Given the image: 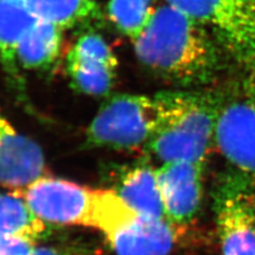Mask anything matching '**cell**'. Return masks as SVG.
<instances>
[{
  "instance_id": "obj_1",
  "label": "cell",
  "mask_w": 255,
  "mask_h": 255,
  "mask_svg": "<svg viewBox=\"0 0 255 255\" xmlns=\"http://www.w3.org/2000/svg\"><path fill=\"white\" fill-rule=\"evenodd\" d=\"M134 48L143 66L180 85L211 83L221 68L216 38L201 23L168 4L157 7Z\"/></svg>"
},
{
  "instance_id": "obj_2",
  "label": "cell",
  "mask_w": 255,
  "mask_h": 255,
  "mask_svg": "<svg viewBox=\"0 0 255 255\" xmlns=\"http://www.w3.org/2000/svg\"><path fill=\"white\" fill-rule=\"evenodd\" d=\"M157 121L147 148L159 161L204 165L215 143L220 102L196 91L154 96Z\"/></svg>"
},
{
  "instance_id": "obj_3",
  "label": "cell",
  "mask_w": 255,
  "mask_h": 255,
  "mask_svg": "<svg viewBox=\"0 0 255 255\" xmlns=\"http://www.w3.org/2000/svg\"><path fill=\"white\" fill-rule=\"evenodd\" d=\"M91 227L101 231L115 255H170L185 230L141 216L109 189L95 190Z\"/></svg>"
},
{
  "instance_id": "obj_4",
  "label": "cell",
  "mask_w": 255,
  "mask_h": 255,
  "mask_svg": "<svg viewBox=\"0 0 255 255\" xmlns=\"http://www.w3.org/2000/svg\"><path fill=\"white\" fill-rule=\"evenodd\" d=\"M204 26L255 83V0H166Z\"/></svg>"
},
{
  "instance_id": "obj_5",
  "label": "cell",
  "mask_w": 255,
  "mask_h": 255,
  "mask_svg": "<svg viewBox=\"0 0 255 255\" xmlns=\"http://www.w3.org/2000/svg\"><path fill=\"white\" fill-rule=\"evenodd\" d=\"M157 121L154 98L117 94L99 109L86 132L87 145L117 150H135L148 145Z\"/></svg>"
},
{
  "instance_id": "obj_6",
  "label": "cell",
  "mask_w": 255,
  "mask_h": 255,
  "mask_svg": "<svg viewBox=\"0 0 255 255\" xmlns=\"http://www.w3.org/2000/svg\"><path fill=\"white\" fill-rule=\"evenodd\" d=\"M13 191L46 223L91 227L94 189L75 182L44 175Z\"/></svg>"
},
{
  "instance_id": "obj_7",
  "label": "cell",
  "mask_w": 255,
  "mask_h": 255,
  "mask_svg": "<svg viewBox=\"0 0 255 255\" xmlns=\"http://www.w3.org/2000/svg\"><path fill=\"white\" fill-rule=\"evenodd\" d=\"M215 143L231 168L255 186V89L220 103Z\"/></svg>"
},
{
  "instance_id": "obj_8",
  "label": "cell",
  "mask_w": 255,
  "mask_h": 255,
  "mask_svg": "<svg viewBox=\"0 0 255 255\" xmlns=\"http://www.w3.org/2000/svg\"><path fill=\"white\" fill-rule=\"evenodd\" d=\"M204 165L171 162L156 169L166 219L180 228H187L200 212L203 197Z\"/></svg>"
},
{
  "instance_id": "obj_9",
  "label": "cell",
  "mask_w": 255,
  "mask_h": 255,
  "mask_svg": "<svg viewBox=\"0 0 255 255\" xmlns=\"http://www.w3.org/2000/svg\"><path fill=\"white\" fill-rule=\"evenodd\" d=\"M45 174L42 149L16 131L0 112V184L18 189Z\"/></svg>"
},
{
  "instance_id": "obj_10",
  "label": "cell",
  "mask_w": 255,
  "mask_h": 255,
  "mask_svg": "<svg viewBox=\"0 0 255 255\" xmlns=\"http://www.w3.org/2000/svg\"><path fill=\"white\" fill-rule=\"evenodd\" d=\"M115 193L143 217L166 219L156 169L141 165L128 170L119 180Z\"/></svg>"
},
{
  "instance_id": "obj_11",
  "label": "cell",
  "mask_w": 255,
  "mask_h": 255,
  "mask_svg": "<svg viewBox=\"0 0 255 255\" xmlns=\"http://www.w3.org/2000/svg\"><path fill=\"white\" fill-rule=\"evenodd\" d=\"M63 30L51 22L36 19L22 36L16 49V60L27 69H47L61 52Z\"/></svg>"
},
{
  "instance_id": "obj_12",
  "label": "cell",
  "mask_w": 255,
  "mask_h": 255,
  "mask_svg": "<svg viewBox=\"0 0 255 255\" xmlns=\"http://www.w3.org/2000/svg\"><path fill=\"white\" fill-rule=\"evenodd\" d=\"M35 21L25 0H0V59L9 74H16V49Z\"/></svg>"
},
{
  "instance_id": "obj_13",
  "label": "cell",
  "mask_w": 255,
  "mask_h": 255,
  "mask_svg": "<svg viewBox=\"0 0 255 255\" xmlns=\"http://www.w3.org/2000/svg\"><path fill=\"white\" fill-rule=\"evenodd\" d=\"M0 234L36 244L48 234V227L21 197L12 191L0 194Z\"/></svg>"
},
{
  "instance_id": "obj_14",
  "label": "cell",
  "mask_w": 255,
  "mask_h": 255,
  "mask_svg": "<svg viewBox=\"0 0 255 255\" xmlns=\"http://www.w3.org/2000/svg\"><path fill=\"white\" fill-rule=\"evenodd\" d=\"M36 19L51 22L62 30L96 17L98 6L93 0H25Z\"/></svg>"
},
{
  "instance_id": "obj_15",
  "label": "cell",
  "mask_w": 255,
  "mask_h": 255,
  "mask_svg": "<svg viewBox=\"0 0 255 255\" xmlns=\"http://www.w3.org/2000/svg\"><path fill=\"white\" fill-rule=\"evenodd\" d=\"M66 68L71 84L83 94L102 96L111 92L115 80L116 68L105 64L67 57Z\"/></svg>"
},
{
  "instance_id": "obj_16",
  "label": "cell",
  "mask_w": 255,
  "mask_h": 255,
  "mask_svg": "<svg viewBox=\"0 0 255 255\" xmlns=\"http://www.w3.org/2000/svg\"><path fill=\"white\" fill-rule=\"evenodd\" d=\"M156 0H110L109 18L116 29L134 42L155 14Z\"/></svg>"
},
{
  "instance_id": "obj_17",
  "label": "cell",
  "mask_w": 255,
  "mask_h": 255,
  "mask_svg": "<svg viewBox=\"0 0 255 255\" xmlns=\"http://www.w3.org/2000/svg\"><path fill=\"white\" fill-rule=\"evenodd\" d=\"M67 57L96 61L113 68L118 66L116 55L108 42L100 34L94 32L80 36L69 50Z\"/></svg>"
},
{
  "instance_id": "obj_18",
  "label": "cell",
  "mask_w": 255,
  "mask_h": 255,
  "mask_svg": "<svg viewBox=\"0 0 255 255\" xmlns=\"http://www.w3.org/2000/svg\"><path fill=\"white\" fill-rule=\"evenodd\" d=\"M34 247L26 239L0 234V255H31Z\"/></svg>"
},
{
  "instance_id": "obj_19",
  "label": "cell",
  "mask_w": 255,
  "mask_h": 255,
  "mask_svg": "<svg viewBox=\"0 0 255 255\" xmlns=\"http://www.w3.org/2000/svg\"><path fill=\"white\" fill-rule=\"evenodd\" d=\"M31 255H93L79 246H35Z\"/></svg>"
}]
</instances>
